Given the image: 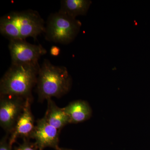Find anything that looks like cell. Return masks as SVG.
Wrapping results in <instances>:
<instances>
[{"mask_svg":"<svg viewBox=\"0 0 150 150\" xmlns=\"http://www.w3.org/2000/svg\"><path fill=\"white\" fill-rule=\"evenodd\" d=\"M44 21L38 12L33 10L13 11L0 19V32L9 40H25L32 37L35 40L44 33Z\"/></svg>","mask_w":150,"mask_h":150,"instance_id":"1","label":"cell"},{"mask_svg":"<svg viewBox=\"0 0 150 150\" xmlns=\"http://www.w3.org/2000/svg\"><path fill=\"white\" fill-rule=\"evenodd\" d=\"M40 65L11 64L0 81V95H8L33 100Z\"/></svg>","mask_w":150,"mask_h":150,"instance_id":"2","label":"cell"},{"mask_svg":"<svg viewBox=\"0 0 150 150\" xmlns=\"http://www.w3.org/2000/svg\"><path fill=\"white\" fill-rule=\"evenodd\" d=\"M71 86V77L66 67L55 66L44 60L39 67L36 84L39 102L61 97L70 91Z\"/></svg>","mask_w":150,"mask_h":150,"instance_id":"3","label":"cell"},{"mask_svg":"<svg viewBox=\"0 0 150 150\" xmlns=\"http://www.w3.org/2000/svg\"><path fill=\"white\" fill-rule=\"evenodd\" d=\"M81 26L79 21L59 11L48 18L44 32L45 38L49 41L67 45L74 40Z\"/></svg>","mask_w":150,"mask_h":150,"instance_id":"4","label":"cell"},{"mask_svg":"<svg viewBox=\"0 0 150 150\" xmlns=\"http://www.w3.org/2000/svg\"><path fill=\"white\" fill-rule=\"evenodd\" d=\"M26 100L14 96L0 95V125L6 134L10 135L12 132L23 112Z\"/></svg>","mask_w":150,"mask_h":150,"instance_id":"5","label":"cell"},{"mask_svg":"<svg viewBox=\"0 0 150 150\" xmlns=\"http://www.w3.org/2000/svg\"><path fill=\"white\" fill-rule=\"evenodd\" d=\"M8 48L13 64H39L38 60L47 52L40 44H31L25 40H10Z\"/></svg>","mask_w":150,"mask_h":150,"instance_id":"6","label":"cell"},{"mask_svg":"<svg viewBox=\"0 0 150 150\" xmlns=\"http://www.w3.org/2000/svg\"><path fill=\"white\" fill-rule=\"evenodd\" d=\"M60 131L51 126L44 117L38 119L31 139L35 140V144L40 150L47 147L56 150L59 147Z\"/></svg>","mask_w":150,"mask_h":150,"instance_id":"7","label":"cell"},{"mask_svg":"<svg viewBox=\"0 0 150 150\" xmlns=\"http://www.w3.org/2000/svg\"><path fill=\"white\" fill-rule=\"evenodd\" d=\"M32 102L33 100H26L23 112L10 135L9 140L10 144L12 146L16 143L18 138H22L23 140H30L32 138L35 126L34 116L31 110Z\"/></svg>","mask_w":150,"mask_h":150,"instance_id":"8","label":"cell"},{"mask_svg":"<svg viewBox=\"0 0 150 150\" xmlns=\"http://www.w3.org/2000/svg\"><path fill=\"white\" fill-rule=\"evenodd\" d=\"M63 109L69 116L70 123L83 122L89 119L92 114V110L88 103L82 100L72 101Z\"/></svg>","mask_w":150,"mask_h":150,"instance_id":"9","label":"cell"},{"mask_svg":"<svg viewBox=\"0 0 150 150\" xmlns=\"http://www.w3.org/2000/svg\"><path fill=\"white\" fill-rule=\"evenodd\" d=\"M47 101V110L43 117L49 124L61 132L65 126L70 124L69 118L63 108L58 107L52 98Z\"/></svg>","mask_w":150,"mask_h":150,"instance_id":"10","label":"cell"},{"mask_svg":"<svg viewBox=\"0 0 150 150\" xmlns=\"http://www.w3.org/2000/svg\"><path fill=\"white\" fill-rule=\"evenodd\" d=\"M91 4L89 0H63L59 11L76 18L79 16L85 15Z\"/></svg>","mask_w":150,"mask_h":150,"instance_id":"11","label":"cell"},{"mask_svg":"<svg viewBox=\"0 0 150 150\" xmlns=\"http://www.w3.org/2000/svg\"><path fill=\"white\" fill-rule=\"evenodd\" d=\"M13 150H40L37 147L35 143L30 142V139H23L21 144L14 148Z\"/></svg>","mask_w":150,"mask_h":150,"instance_id":"12","label":"cell"},{"mask_svg":"<svg viewBox=\"0 0 150 150\" xmlns=\"http://www.w3.org/2000/svg\"><path fill=\"white\" fill-rule=\"evenodd\" d=\"M9 136L8 134H6L2 138L0 142V150H13L12 146L10 144Z\"/></svg>","mask_w":150,"mask_h":150,"instance_id":"13","label":"cell"},{"mask_svg":"<svg viewBox=\"0 0 150 150\" xmlns=\"http://www.w3.org/2000/svg\"><path fill=\"white\" fill-rule=\"evenodd\" d=\"M60 48L56 46H53L50 49V54L51 56H59L60 53Z\"/></svg>","mask_w":150,"mask_h":150,"instance_id":"14","label":"cell"},{"mask_svg":"<svg viewBox=\"0 0 150 150\" xmlns=\"http://www.w3.org/2000/svg\"><path fill=\"white\" fill-rule=\"evenodd\" d=\"M55 150H74L73 149H65V148H62L59 147L58 148V149H56Z\"/></svg>","mask_w":150,"mask_h":150,"instance_id":"15","label":"cell"}]
</instances>
